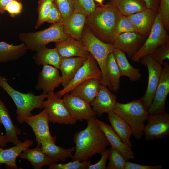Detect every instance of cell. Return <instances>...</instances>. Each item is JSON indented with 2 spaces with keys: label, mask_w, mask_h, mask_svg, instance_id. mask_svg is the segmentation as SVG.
<instances>
[{
  "label": "cell",
  "mask_w": 169,
  "mask_h": 169,
  "mask_svg": "<svg viewBox=\"0 0 169 169\" xmlns=\"http://www.w3.org/2000/svg\"><path fill=\"white\" fill-rule=\"evenodd\" d=\"M96 118V116L86 120L87 125L86 128L74 135L75 150L72 161H87L95 155L101 154L110 145L97 124Z\"/></svg>",
  "instance_id": "1"
},
{
  "label": "cell",
  "mask_w": 169,
  "mask_h": 169,
  "mask_svg": "<svg viewBox=\"0 0 169 169\" xmlns=\"http://www.w3.org/2000/svg\"><path fill=\"white\" fill-rule=\"evenodd\" d=\"M121 15L110 3L97 5L95 10L86 16L85 25L100 40L112 44L115 27Z\"/></svg>",
  "instance_id": "2"
},
{
  "label": "cell",
  "mask_w": 169,
  "mask_h": 169,
  "mask_svg": "<svg viewBox=\"0 0 169 169\" xmlns=\"http://www.w3.org/2000/svg\"><path fill=\"white\" fill-rule=\"evenodd\" d=\"M0 87L10 96L16 107V114L18 121L20 124L25 123V119L32 115V111L35 109H42L43 102L46 99L47 94L42 93L35 95L31 93H24L13 89L8 84L7 80L0 76Z\"/></svg>",
  "instance_id": "3"
},
{
  "label": "cell",
  "mask_w": 169,
  "mask_h": 169,
  "mask_svg": "<svg viewBox=\"0 0 169 169\" xmlns=\"http://www.w3.org/2000/svg\"><path fill=\"white\" fill-rule=\"evenodd\" d=\"M113 111L122 117L130 126L134 137L141 139L149 113L140 99L126 103L117 102Z\"/></svg>",
  "instance_id": "4"
},
{
  "label": "cell",
  "mask_w": 169,
  "mask_h": 169,
  "mask_svg": "<svg viewBox=\"0 0 169 169\" xmlns=\"http://www.w3.org/2000/svg\"><path fill=\"white\" fill-rule=\"evenodd\" d=\"M81 41L89 53L97 62L102 73L100 84L111 87L106 72V63L109 54L113 52L115 48L113 44L105 43L95 37L89 28L85 25L83 31Z\"/></svg>",
  "instance_id": "5"
},
{
  "label": "cell",
  "mask_w": 169,
  "mask_h": 169,
  "mask_svg": "<svg viewBox=\"0 0 169 169\" xmlns=\"http://www.w3.org/2000/svg\"><path fill=\"white\" fill-rule=\"evenodd\" d=\"M63 22L53 23L42 30L21 33L19 35V39L25 44L28 50L37 51L49 43L72 38L64 32Z\"/></svg>",
  "instance_id": "6"
},
{
  "label": "cell",
  "mask_w": 169,
  "mask_h": 169,
  "mask_svg": "<svg viewBox=\"0 0 169 169\" xmlns=\"http://www.w3.org/2000/svg\"><path fill=\"white\" fill-rule=\"evenodd\" d=\"M143 45L131 58L133 62L140 63L143 57L150 55L159 46L169 42V36L165 30L158 13L154 24Z\"/></svg>",
  "instance_id": "7"
},
{
  "label": "cell",
  "mask_w": 169,
  "mask_h": 169,
  "mask_svg": "<svg viewBox=\"0 0 169 169\" xmlns=\"http://www.w3.org/2000/svg\"><path fill=\"white\" fill-rule=\"evenodd\" d=\"M92 78L98 79L100 82L102 73L97 62L90 53L83 64L68 84L54 94L57 97L61 98L77 85Z\"/></svg>",
  "instance_id": "8"
},
{
  "label": "cell",
  "mask_w": 169,
  "mask_h": 169,
  "mask_svg": "<svg viewBox=\"0 0 169 169\" xmlns=\"http://www.w3.org/2000/svg\"><path fill=\"white\" fill-rule=\"evenodd\" d=\"M47 94L43 107L48 113L49 121L53 124L75 125L77 121L71 115L63 99L57 97L54 91Z\"/></svg>",
  "instance_id": "9"
},
{
  "label": "cell",
  "mask_w": 169,
  "mask_h": 169,
  "mask_svg": "<svg viewBox=\"0 0 169 169\" xmlns=\"http://www.w3.org/2000/svg\"><path fill=\"white\" fill-rule=\"evenodd\" d=\"M141 64L147 67L148 72L147 88L144 95L140 99L148 110L151 106L155 91L159 83L163 68L150 55L142 57L140 61Z\"/></svg>",
  "instance_id": "10"
},
{
  "label": "cell",
  "mask_w": 169,
  "mask_h": 169,
  "mask_svg": "<svg viewBox=\"0 0 169 169\" xmlns=\"http://www.w3.org/2000/svg\"><path fill=\"white\" fill-rule=\"evenodd\" d=\"M144 132L148 141L163 138L169 134V114L166 112L149 114Z\"/></svg>",
  "instance_id": "11"
},
{
  "label": "cell",
  "mask_w": 169,
  "mask_h": 169,
  "mask_svg": "<svg viewBox=\"0 0 169 169\" xmlns=\"http://www.w3.org/2000/svg\"><path fill=\"white\" fill-rule=\"evenodd\" d=\"M160 80L155 91L152 102L148 110L149 114L165 112V104L169 93V64L164 62Z\"/></svg>",
  "instance_id": "12"
},
{
  "label": "cell",
  "mask_w": 169,
  "mask_h": 169,
  "mask_svg": "<svg viewBox=\"0 0 169 169\" xmlns=\"http://www.w3.org/2000/svg\"><path fill=\"white\" fill-rule=\"evenodd\" d=\"M49 120L48 113L45 109L35 115H31L25 119V123L29 125L35 134L37 145L41 146V142L44 140L55 143L56 136L51 135L49 126Z\"/></svg>",
  "instance_id": "13"
},
{
  "label": "cell",
  "mask_w": 169,
  "mask_h": 169,
  "mask_svg": "<svg viewBox=\"0 0 169 169\" xmlns=\"http://www.w3.org/2000/svg\"><path fill=\"white\" fill-rule=\"evenodd\" d=\"M62 99L71 115L77 121L87 120L97 115L90 104L77 96L68 93Z\"/></svg>",
  "instance_id": "14"
},
{
  "label": "cell",
  "mask_w": 169,
  "mask_h": 169,
  "mask_svg": "<svg viewBox=\"0 0 169 169\" xmlns=\"http://www.w3.org/2000/svg\"><path fill=\"white\" fill-rule=\"evenodd\" d=\"M146 38L137 32H128L115 37L112 44L131 59L141 48Z\"/></svg>",
  "instance_id": "15"
},
{
  "label": "cell",
  "mask_w": 169,
  "mask_h": 169,
  "mask_svg": "<svg viewBox=\"0 0 169 169\" xmlns=\"http://www.w3.org/2000/svg\"><path fill=\"white\" fill-rule=\"evenodd\" d=\"M58 68L44 64L38 79L36 86L37 90H43V93L47 94L54 91L55 89L62 84V80Z\"/></svg>",
  "instance_id": "16"
},
{
  "label": "cell",
  "mask_w": 169,
  "mask_h": 169,
  "mask_svg": "<svg viewBox=\"0 0 169 169\" xmlns=\"http://www.w3.org/2000/svg\"><path fill=\"white\" fill-rule=\"evenodd\" d=\"M116 100V95L107 87L100 84L96 97L90 105L96 115L100 116L104 113L108 114L113 111Z\"/></svg>",
  "instance_id": "17"
},
{
  "label": "cell",
  "mask_w": 169,
  "mask_h": 169,
  "mask_svg": "<svg viewBox=\"0 0 169 169\" xmlns=\"http://www.w3.org/2000/svg\"><path fill=\"white\" fill-rule=\"evenodd\" d=\"M158 12L146 8L128 16L137 32L147 38L154 24Z\"/></svg>",
  "instance_id": "18"
},
{
  "label": "cell",
  "mask_w": 169,
  "mask_h": 169,
  "mask_svg": "<svg viewBox=\"0 0 169 169\" xmlns=\"http://www.w3.org/2000/svg\"><path fill=\"white\" fill-rule=\"evenodd\" d=\"M96 123L103 131L111 146L117 149L126 161L134 158V154L131 147L125 144L111 126L96 119Z\"/></svg>",
  "instance_id": "19"
},
{
  "label": "cell",
  "mask_w": 169,
  "mask_h": 169,
  "mask_svg": "<svg viewBox=\"0 0 169 169\" xmlns=\"http://www.w3.org/2000/svg\"><path fill=\"white\" fill-rule=\"evenodd\" d=\"M55 47L62 57L87 58L89 52L81 41L71 38L55 42Z\"/></svg>",
  "instance_id": "20"
},
{
  "label": "cell",
  "mask_w": 169,
  "mask_h": 169,
  "mask_svg": "<svg viewBox=\"0 0 169 169\" xmlns=\"http://www.w3.org/2000/svg\"><path fill=\"white\" fill-rule=\"evenodd\" d=\"M18 157L28 161L35 169H41L44 165H50L59 161L53 159L42 151L41 146L37 145L35 148H28L22 151Z\"/></svg>",
  "instance_id": "21"
},
{
  "label": "cell",
  "mask_w": 169,
  "mask_h": 169,
  "mask_svg": "<svg viewBox=\"0 0 169 169\" xmlns=\"http://www.w3.org/2000/svg\"><path fill=\"white\" fill-rule=\"evenodd\" d=\"M2 125L5 128L8 143L17 145L22 143L18 137L21 133V130L13 124L8 108L0 99V125Z\"/></svg>",
  "instance_id": "22"
},
{
  "label": "cell",
  "mask_w": 169,
  "mask_h": 169,
  "mask_svg": "<svg viewBox=\"0 0 169 169\" xmlns=\"http://www.w3.org/2000/svg\"><path fill=\"white\" fill-rule=\"evenodd\" d=\"M86 59V58L79 57H62L59 69L61 73L62 84L63 88L65 87L72 80Z\"/></svg>",
  "instance_id": "23"
},
{
  "label": "cell",
  "mask_w": 169,
  "mask_h": 169,
  "mask_svg": "<svg viewBox=\"0 0 169 169\" xmlns=\"http://www.w3.org/2000/svg\"><path fill=\"white\" fill-rule=\"evenodd\" d=\"M33 144L32 140L27 139L21 144L9 148L5 149L0 147V164H5L7 169H18L16 163L17 157L22 151Z\"/></svg>",
  "instance_id": "24"
},
{
  "label": "cell",
  "mask_w": 169,
  "mask_h": 169,
  "mask_svg": "<svg viewBox=\"0 0 169 169\" xmlns=\"http://www.w3.org/2000/svg\"><path fill=\"white\" fill-rule=\"evenodd\" d=\"M86 18L83 14L74 12L63 21L64 32L72 38L81 41Z\"/></svg>",
  "instance_id": "25"
},
{
  "label": "cell",
  "mask_w": 169,
  "mask_h": 169,
  "mask_svg": "<svg viewBox=\"0 0 169 169\" xmlns=\"http://www.w3.org/2000/svg\"><path fill=\"white\" fill-rule=\"evenodd\" d=\"M100 84L98 79H90L75 87L69 93L90 104L96 97Z\"/></svg>",
  "instance_id": "26"
},
{
  "label": "cell",
  "mask_w": 169,
  "mask_h": 169,
  "mask_svg": "<svg viewBox=\"0 0 169 169\" xmlns=\"http://www.w3.org/2000/svg\"><path fill=\"white\" fill-rule=\"evenodd\" d=\"M113 53L121 76H126L132 82L137 81L140 79L142 76L140 73V69L130 64L125 53L116 48Z\"/></svg>",
  "instance_id": "27"
},
{
  "label": "cell",
  "mask_w": 169,
  "mask_h": 169,
  "mask_svg": "<svg viewBox=\"0 0 169 169\" xmlns=\"http://www.w3.org/2000/svg\"><path fill=\"white\" fill-rule=\"evenodd\" d=\"M27 49L22 43L18 45L0 42V63L17 60L27 53Z\"/></svg>",
  "instance_id": "28"
},
{
  "label": "cell",
  "mask_w": 169,
  "mask_h": 169,
  "mask_svg": "<svg viewBox=\"0 0 169 169\" xmlns=\"http://www.w3.org/2000/svg\"><path fill=\"white\" fill-rule=\"evenodd\" d=\"M41 148L43 152L50 157L63 162L68 158H72V153L75 150L74 147L64 149L57 146L54 142L47 140L41 142Z\"/></svg>",
  "instance_id": "29"
},
{
  "label": "cell",
  "mask_w": 169,
  "mask_h": 169,
  "mask_svg": "<svg viewBox=\"0 0 169 169\" xmlns=\"http://www.w3.org/2000/svg\"><path fill=\"white\" fill-rule=\"evenodd\" d=\"M36 52L33 58L38 65L46 64L59 69L62 57L56 47L49 49L46 46Z\"/></svg>",
  "instance_id": "30"
},
{
  "label": "cell",
  "mask_w": 169,
  "mask_h": 169,
  "mask_svg": "<svg viewBox=\"0 0 169 169\" xmlns=\"http://www.w3.org/2000/svg\"><path fill=\"white\" fill-rule=\"evenodd\" d=\"M111 126L125 145L132 147L130 138L132 135L131 130L126 121L113 111L108 114Z\"/></svg>",
  "instance_id": "31"
},
{
  "label": "cell",
  "mask_w": 169,
  "mask_h": 169,
  "mask_svg": "<svg viewBox=\"0 0 169 169\" xmlns=\"http://www.w3.org/2000/svg\"><path fill=\"white\" fill-rule=\"evenodd\" d=\"M110 3L122 15L128 16L147 8L141 0H110Z\"/></svg>",
  "instance_id": "32"
},
{
  "label": "cell",
  "mask_w": 169,
  "mask_h": 169,
  "mask_svg": "<svg viewBox=\"0 0 169 169\" xmlns=\"http://www.w3.org/2000/svg\"><path fill=\"white\" fill-rule=\"evenodd\" d=\"M106 72L111 90L117 92L120 87L119 70L113 52L108 55L106 63Z\"/></svg>",
  "instance_id": "33"
},
{
  "label": "cell",
  "mask_w": 169,
  "mask_h": 169,
  "mask_svg": "<svg viewBox=\"0 0 169 169\" xmlns=\"http://www.w3.org/2000/svg\"><path fill=\"white\" fill-rule=\"evenodd\" d=\"M108 158L109 162L106 169H125L127 161L117 149L111 146L109 150Z\"/></svg>",
  "instance_id": "34"
},
{
  "label": "cell",
  "mask_w": 169,
  "mask_h": 169,
  "mask_svg": "<svg viewBox=\"0 0 169 169\" xmlns=\"http://www.w3.org/2000/svg\"><path fill=\"white\" fill-rule=\"evenodd\" d=\"M53 3L54 0H38L37 8L38 17L35 26L36 29L46 22L48 13Z\"/></svg>",
  "instance_id": "35"
},
{
  "label": "cell",
  "mask_w": 169,
  "mask_h": 169,
  "mask_svg": "<svg viewBox=\"0 0 169 169\" xmlns=\"http://www.w3.org/2000/svg\"><path fill=\"white\" fill-rule=\"evenodd\" d=\"M74 12L87 16L95 9L97 5L94 0H73Z\"/></svg>",
  "instance_id": "36"
},
{
  "label": "cell",
  "mask_w": 169,
  "mask_h": 169,
  "mask_svg": "<svg viewBox=\"0 0 169 169\" xmlns=\"http://www.w3.org/2000/svg\"><path fill=\"white\" fill-rule=\"evenodd\" d=\"M128 32H137L134 26L128 17L122 15L115 27L114 33V38L122 33Z\"/></svg>",
  "instance_id": "37"
},
{
  "label": "cell",
  "mask_w": 169,
  "mask_h": 169,
  "mask_svg": "<svg viewBox=\"0 0 169 169\" xmlns=\"http://www.w3.org/2000/svg\"><path fill=\"white\" fill-rule=\"evenodd\" d=\"M54 3L60 13L63 21L74 12L73 0H54Z\"/></svg>",
  "instance_id": "38"
},
{
  "label": "cell",
  "mask_w": 169,
  "mask_h": 169,
  "mask_svg": "<svg viewBox=\"0 0 169 169\" xmlns=\"http://www.w3.org/2000/svg\"><path fill=\"white\" fill-rule=\"evenodd\" d=\"M91 164L90 161L82 162L79 161H72L64 164L56 163L49 166V169H85Z\"/></svg>",
  "instance_id": "39"
},
{
  "label": "cell",
  "mask_w": 169,
  "mask_h": 169,
  "mask_svg": "<svg viewBox=\"0 0 169 169\" xmlns=\"http://www.w3.org/2000/svg\"><path fill=\"white\" fill-rule=\"evenodd\" d=\"M158 13L165 30H169V0H160Z\"/></svg>",
  "instance_id": "40"
},
{
  "label": "cell",
  "mask_w": 169,
  "mask_h": 169,
  "mask_svg": "<svg viewBox=\"0 0 169 169\" xmlns=\"http://www.w3.org/2000/svg\"><path fill=\"white\" fill-rule=\"evenodd\" d=\"M150 55L159 64L163 65L165 59H169V42L158 47Z\"/></svg>",
  "instance_id": "41"
},
{
  "label": "cell",
  "mask_w": 169,
  "mask_h": 169,
  "mask_svg": "<svg viewBox=\"0 0 169 169\" xmlns=\"http://www.w3.org/2000/svg\"><path fill=\"white\" fill-rule=\"evenodd\" d=\"M63 21L62 16L54 3L48 13L46 22L52 24Z\"/></svg>",
  "instance_id": "42"
},
{
  "label": "cell",
  "mask_w": 169,
  "mask_h": 169,
  "mask_svg": "<svg viewBox=\"0 0 169 169\" xmlns=\"http://www.w3.org/2000/svg\"><path fill=\"white\" fill-rule=\"evenodd\" d=\"M23 8L22 3L17 0L12 1L5 7V11L8 12L10 16L14 17L21 12Z\"/></svg>",
  "instance_id": "43"
},
{
  "label": "cell",
  "mask_w": 169,
  "mask_h": 169,
  "mask_svg": "<svg viewBox=\"0 0 169 169\" xmlns=\"http://www.w3.org/2000/svg\"><path fill=\"white\" fill-rule=\"evenodd\" d=\"M109 148L106 149L101 153V157L100 160L94 164H90L88 167V169H106V162L108 158Z\"/></svg>",
  "instance_id": "44"
},
{
  "label": "cell",
  "mask_w": 169,
  "mask_h": 169,
  "mask_svg": "<svg viewBox=\"0 0 169 169\" xmlns=\"http://www.w3.org/2000/svg\"><path fill=\"white\" fill-rule=\"evenodd\" d=\"M163 166V165H160L155 166L145 165L126 161L125 169H161Z\"/></svg>",
  "instance_id": "45"
},
{
  "label": "cell",
  "mask_w": 169,
  "mask_h": 169,
  "mask_svg": "<svg viewBox=\"0 0 169 169\" xmlns=\"http://www.w3.org/2000/svg\"><path fill=\"white\" fill-rule=\"evenodd\" d=\"M146 4L147 8L158 12L160 0H141Z\"/></svg>",
  "instance_id": "46"
},
{
  "label": "cell",
  "mask_w": 169,
  "mask_h": 169,
  "mask_svg": "<svg viewBox=\"0 0 169 169\" xmlns=\"http://www.w3.org/2000/svg\"><path fill=\"white\" fill-rule=\"evenodd\" d=\"M13 0H0V13L1 14H4L5 12V8L6 6Z\"/></svg>",
  "instance_id": "47"
},
{
  "label": "cell",
  "mask_w": 169,
  "mask_h": 169,
  "mask_svg": "<svg viewBox=\"0 0 169 169\" xmlns=\"http://www.w3.org/2000/svg\"><path fill=\"white\" fill-rule=\"evenodd\" d=\"M5 135H3L0 133V147L4 148L7 146L8 143Z\"/></svg>",
  "instance_id": "48"
},
{
  "label": "cell",
  "mask_w": 169,
  "mask_h": 169,
  "mask_svg": "<svg viewBox=\"0 0 169 169\" xmlns=\"http://www.w3.org/2000/svg\"><path fill=\"white\" fill-rule=\"evenodd\" d=\"M98 3L100 5H103V2L104 0H94Z\"/></svg>",
  "instance_id": "49"
},
{
  "label": "cell",
  "mask_w": 169,
  "mask_h": 169,
  "mask_svg": "<svg viewBox=\"0 0 169 169\" xmlns=\"http://www.w3.org/2000/svg\"><path fill=\"white\" fill-rule=\"evenodd\" d=\"M1 165V164H0V165Z\"/></svg>",
  "instance_id": "50"
}]
</instances>
